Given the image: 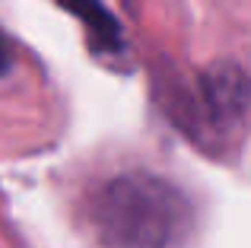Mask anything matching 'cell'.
Wrapping results in <instances>:
<instances>
[{"label":"cell","mask_w":251,"mask_h":248,"mask_svg":"<svg viewBox=\"0 0 251 248\" xmlns=\"http://www.w3.org/2000/svg\"><path fill=\"white\" fill-rule=\"evenodd\" d=\"M89 223L105 248H181L194 232V207L153 172H124L89 198Z\"/></svg>","instance_id":"cell-1"},{"label":"cell","mask_w":251,"mask_h":248,"mask_svg":"<svg viewBox=\"0 0 251 248\" xmlns=\"http://www.w3.org/2000/svg\"><path fill=\"white\" fill-rule=\"evenodd\" d=\"M166 112L203 149H216L239 137L251 118V76L239 64H213L172 86Z\"/></svg>","instance_id":"cell-2"},{"label":"cell","mask_w":251,"mask_h":248,"mask_svg":"<svg viewBox=\"0 0 251 248\" xmlns=\"http://www.w3.org/2000/svg\"><path fill=\"white\" fill-rule=\"evenodd\" d=\"M57 3L74 19H80V25L86 29V42L99 57H118L127 51L121 23L102 0H57Z\"/></svg>","instance_id":"cell-3"},{"label":"cell","mask_w":251,"mask_h":248,"mask_svg":"<svg viewBox=\"0 0 251 248\" xmlns=\"http://www.w3.org/2000/svg\"><path fill=\"white\" fill-rule=\"evenodd\" d=\"M10 70H13V48H10V42H6V35L0 32V80H3Z\"/></svg>","instance_id":"cell-4"}]
</instances>
